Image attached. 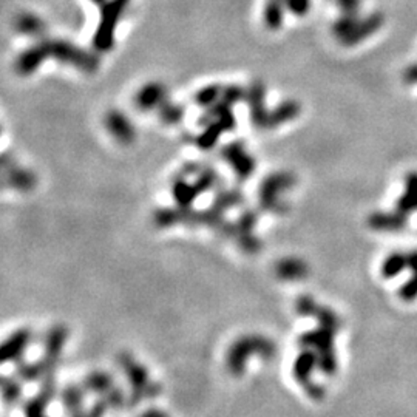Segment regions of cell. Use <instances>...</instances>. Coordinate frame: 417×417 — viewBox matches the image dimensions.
<instances>
[{"label": "cell", "mask_w": 417, "mask_h": 417, "mask_svg": "<svg viewBox=\"0 0 417 417\" xmlns=\"http://www.w3.org/2000/svg\"><path fill=\"white\" fill-rule=\"evenodd\" d=\"M127 3V0H114L113 5L104 11V22L100 25L98 36L95 39V45L100 50H107L110 47V40L113 38V28L118 22V17Z\"/></svg>", "instance_id": "cell-1"}, {"label": "cell", "mask_w": 417, "mask_h": 417, "mask_svg": "<svg viewBox=\"0 0 417 417\" xmlns=\"http://www.w3.org/2000/svg\"><path fill=\"white\" fill-rule=\"evenodd\" d=\"M109 127L114 133V136H118L121 141H128L133 138V130L130 124H128L127 119L121 116V114H113V116L109 118Z\"/></svg>", "instance_id": "cell-2"}, {"label": "cell", "mask_w": 417, "mask_h": 417, "mask_svg": "<svg viewBox=\"0 0 417 417\" xmlns=\"http://www.w3.org/2000/svg\"><path fill=\"white\" fill-rule=\"evenodd\" d=\"M160 98H161L160 85H149V87H146L141 91L138 100L142 107H153V104H156L158 100H160Z\"/></svg>", "instance_id": "cell-3"}, {"label": "cell", "mask_w": 417, "mask_h": 417, "mask_svg": "<svg viewBox=\"0 0 417 417\" xmlns=\"http://www.w3.org/2000/svg\"><path fill=\"white\" fill-rule=\"evenodd\" d=\"M287 5L294 13L303 14L309 8V0H287Z\"/></svg>", "instance_id": "cell-4"}, {"label": "cell", "mask_w": 417, "mask_h": 417, "mask_svg": "<svg viewBox=\"0 0 417 417\" xmlns=\"http://www.w3.org/2000/svg\"><path fill=\"white\" fill-rule=\"evenodd\" d=\"M337 3L340 5V8L347 14H354L358 8L361 0H337Z\"/></svg>", "instance_id": "cell-5"}, {"label": "cell", "mask_w": 417, "mask_h": 417, "mask_svg": "<svg viewBox=\"0 0 417 417\" xmlns=\"http://www.w3.org/2000/svg\"><path fill=\"white\" fill-rule=\"evenodd\" d=\"M217 95H218V90L217 89H213V87L212 89H207V90H204L199 95V100H203V103H208V100H212V99L217 98Z\"/></svg>", "instance_id": "cell-6"}, {"label": "cell", "mask_w": 417, "mask_h": 417, "mask_svg": "<svg viewBox=\"0 0 417 417\" xmlns=\"http://www.w3.org/2000/svg\"><path fill=\"white\" fill-rule=\"evenodd\" d=\"M405 81L408 84H417V66H413L407 70Z\"/></svg>", "instance_id": "cell-7"}, {"label": "cell", "mask_w": 417, "mask_h": 417, "mask_svg": "<svg viewBox=\"0 0 417 417\" xmlns=\"http://www.w3.org/2000/svg\"><path fill=\"white\" fill-rule=\"evenodd\" d=\"M95 2H96V3H103V2H104V0H95Z\"/></svg>", "instance_id": "cell-8"}]
</instances>
